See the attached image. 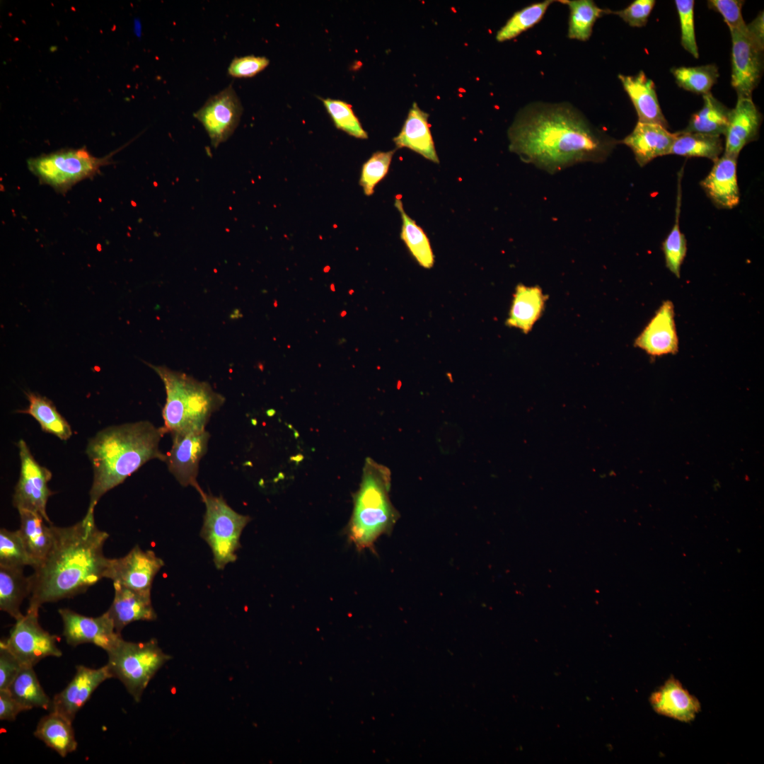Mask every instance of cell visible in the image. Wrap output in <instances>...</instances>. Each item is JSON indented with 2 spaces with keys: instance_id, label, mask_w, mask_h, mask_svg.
<instances>
[{
  "instance_id": "cell-1",
  "label": "cell",
  "mask_w": 764,
  "mask_h": 764,
  "mask_svg": "<svg viewBox=\"0 0 764 764\" xmlns=\"http://www.w3.org/2000/svg\"><path fill=\"white\" fill-rule=\"evenodd\" d=\"M510 151L550 173L579 163H601L620 141L595 127L568 103L533 102L508 129Z\"/></svg>"
},
{
  "instance_id": "cell-2",
  "label": "cell",
  "mask_w": 764,
  "mask_h": 764,
  "mask_svg": "<svg viewBox=\"0 0 764 764\" xmlns=\"http://www.w3.org/2000/svg\"><path fill=\"white\" fill-rule=\"evenodd\" d=\"M53 543L43 562L30 575L28 611L38 613L46 603L73 597L105 578L110 558L103 553L109 537L98 528L94 511L66 527L52 526Z\"/></svg>"
},
{
  "instance_id": "cell-3",
  "label": "cell",
  "mask_w": 764,
  "mask_h": 764,
  "mask_svg": "<svg viewBox=\"0 0 764 764\" xmlns=\"http://www.w3.org/2000/svg\"><path fill=\"white\" fill-rule=\"evenodd\" d=\"M164 434L162 427L139 421L108 427L91 438L86 448L93 471L88 510L94 511L105 493L149 461L166 462V454L159 449Z\"/></svg>"
},
{
  "instance_id": "cell-4",
  "label": "cell",
  "mask_w": 764,
  "mask_h": 764,
  "mask_svg": "<svg viewBox=\"0 0 764 764\" xmlns=\"http://www.w3.org/2000/svg\"><path fill=\"white\" fill-rule=\"evenodd\" d=\"M148 365L159 376L166 393L162 410L164 433L173 436L206 430L212 415L224 405L225 398L207 382L165 366Z\"/></svg>"
},
{
  "instance_id": "cell-5",
  "label": "cell",
  "mask_w": 764,
  "mask_h": 764,
  "mask_svg": "<svg viewBox=\"0 0 764 764\" xmlns=\"http://www.w3.org/2000/svg\"><path fill=\"white\" fill-rule=\"evenodd\" d=\"M390 487L389 469L367 458L347 528L349 539L359 550H372L375 541L390 533L399 517L389 498Z\"/></svg>"
},
{
  "instance_id": "cell-6",
  "label": "cell",
  "mask_w": 764,
  "mask_h": 764,
  "mask_svg": "<svg viewBox=\"0 0 764 764\" xmlns=\"http://www.w3.org/2000/svg\"><path fill=\"white\" fill-rule=\"evenodd\" d=\"M107 653L106 666L112 678L118 679L137 702L155 674L171 659L155 639L134 642L122 637Z\"/></svg>"
},
{
  "instance_id": "cell-7",
  "label": "cell",
  "mask_w": 764,
  "mask_h": 764,
  "mask_svg": "<svg viewBox=\"0 0 764 764\" xmlns=\"http://www.w3.org/2000/svg\"><path fill=\"white\" fill-rule=\"evenodd\" d=\"M202 499L205 513L200 536L211 548L216 568L224 569L236 560L241 536L250 518L233 510L221 496L205 493Z\"/></svg>"
},
{
  "instance_id": "cell-8",
  "label": "cell",
  "mask_w": 764,
  "mask_h": 764,
  "mask_svg": "<svg viewBox=\"0 0 764 764\" xmlns=\"http://www.w3.org/2000/svg\"><path fill=\"white\" fill-rule=\"evenodd\" d=\"M106 158L92 156L86 150L52 153L28 161V167L42 183L66 191L79 181L93 175Z\"/></svg>"
},
{
  "instance_id": "cell-9",
  "label": "cell",
  "mask_w": 764,
  "mask_h": 764,
  "mask_svg": "<svg viewBox=\"0 0 764 764\" xmlns=\"http://www.w3.org/2000/svg\"><path fill=\"white\" fill-rule=\"evenodd\" d=\"M23 666L33 667L48 656L59 657L62 651L57 637L45 630L38 621V613L28 611L16 620L8 638L2 639Z\"/></svg>"
},
{
  "instance_id": "cell-10",
  "label": "cell",
  "mask_w": 764,
  "mask_h": 764,
  "mask_svg": "<svg viewBox=\"0 0 764 764\" xmlns=\"http://www.w3.org/2000/svg\"><path fill=\"white\" fill-rule=\"evenodd\" d=\"M18 447L21 470L14 490L13 504L18 510L39 513L49 524H52L46 511L48 499L53 494L48 487L52 473L35 461L24 440L18 441Z\"/></svg>"
},
{
  "instance_id": "cell-11",
  "label": "cell",
  "mask_w": 764,
  "mask_h": 764,
  "mask_svg": "<svg viewBox=\"0 0 764 764\" xmlns=\"http://www.w3.org/2000/svg\"><path fill=\"white\" fill-rule=\"evenodd\" d=\"M731 49V86L738 98H751L761 78L764 45L747 31L730 29Z\"/></svg>"
},
{
  "instance_id": "cell-12",
  "label": "cell",
  "mask_w": 764,
  "mask_h": 764,
  "mask_svg": "<svg viewBox=\"0 0 764 764\" xmlns=\"http://www.w3.org/2000/svg\"><path fill=\"white\" fill-rule=\"evenodd\" d=\"M242 112L239 98L229 85L209 98L194 116L207 131L212 146L216 148L233 133Z\"/></svg>"
},
{
  "instance_id": "cell-13",
  "label": "cell",
  "mask_w": 764,
  "mask_h": 764,
  "mask_svg": "<svg viewBox=\"0 0 764 764\" xmlns=\"http://www.w3.org/2000/svg\"><path fill=\"white\" fill-rule=\"evenodd\" d=\"M173 444L166 454L170 473L183 486L194 487L202 498L205 492L197 482L199 465L207 453L210 434L207 430L172 436Z\"/></svg>"
},
{
  "instance_id": "cell-14",
  "label": "cell",
  "mask_w": 764,
  "mask_h": 764,
  "mask_svg": "<svg viewBox=\"0 0 764 764\" xmlns=\"http://www.w3.org/2000/svg\"><path fill=\"white\" fill-rule=\"evenodd\" d=\"M164 562L152 550L134 546L125 556L109 560L106 579L140 591H151L153 581Z\"/></svg>"
},
{
  "instance_id": "cell-15",
  "label": "cell",
  "mask_w": 764,
  "mask_h": 764,
  "mask_svg": "<svg viewBox=\"0 0 764 764\" xmlns=\"http://www.w3.org/2000/svg\"><path fill=\"white\" fill-rule=\"evenodd\" d=\"M58 611L63 623V636L71 646L91 643L108 652L122 637L116 632L107 612L93 618L69 608H60Z\"/></svg>"
},
{
  "instance_id": "cell-16",
  "label": "cell",
  "mask_w": 764,
  "mask_h": 764,
  "mask_svg": "<svg viewBox=\"0 0 764 764\" xmlns=\"http://www.w3.org/2000/svg\"><path fill=\"white\" fill-rule=\"evenodd\" d=\"M111 678L106 665L99 668L76 666V673L71 681L53 698L50 711L73 722L76 713L90 699L96 689Z\"/></svg>"
},
{
  "instance_id": "cell-17",
  "label": "cell",
  "mask_w": 764,
  "mask_h": 764,
  "mask_svg": "<svg viewBox=\"0 0 764 764\" xmlns=\"http://www.w3.org/2000/svg\"><path fill=\"white\" fill-rule=\"evenodd\" d=\"M674 318L673 302L663 301L635 339L634 345L652 357L676 354L678 338Z\"/></svg>"
},
{
  "instance_id": "cell-18",
  "label": "cell",
  "mask_w": 764,
  "mask_h": 764,
  "mask_svg": "<svg viewBox=\"0 0 764 764\" xmlns=\"http://www.w3.org/2000/svg\"><path fill=\"white\" fill-rule=\"evenodd\" d=\"M649 700L657 714L682 722L693 721L701 710L698 699L673 676L651 694Z\"/></svg>"
},
{
  "instance_id": "cell-19",
  "label": "cell",
  "mask_w": 764,
  "mask_h": 764,
  "mask_svg": "<svg viewBox=\"0 0 764 764\" xmlns=\"http://www.w3.org/2000/svg\"><path fill=\"white\" fill-rule=\"evenodd\" d=\"M737 158L736 156L723 154L714 162L708 175L700 182L707 197L719 209H731L739 203Z\"/></svg>"
},
{
  "instance_id": "cell-20",
  "label": "cell",
  "mask_w": 764,
  "mask_h": 764,
  "mask_svg": "<svg viewBox=\"0 0 764 764\" xmlns=\"http://www.w3.org/2000/svg\"><path fill=\"white\" fill-rule=\"evenodd\" d=\"M761 121L762 115L751 98H738L730 111L724 154L738 157L746 144L757 139Z\"/></svg>"
},
{
  "instance_id": "cell-21",
  "label": "cell",
  "mask_w": 764,
  "mask_h": 764,
  "mask_svg": "<svg viewBox=\"0 0 764 764\" xmlns=\"http://www.w3.org/2000/svg\"><path fill=\"white\" fill-rule=\"evenodd\" d=\"M113 586L114 598L106 612L112 619L117 632L121 634L124 627L133 622L156 619L151 591H137L115 583H113Z\"/></svg>"
},
{
  "instance_id": "cell-22",
  "label": "cell",
  "mask_w": 764,
  "mask_h": 764,
  "mask_svg": "<svg viewBox=\"0 0 764 764\" xmlns=\"http://www.w3.org/2000/svg\"><path fill=\"white\" fill-rule=\"evenodd\" d=\"M675 137L676 133L659 125L637 122L620 143L632 150L637 163L643 167L656 157L669 155Z\"/></svg>"
},
{
  "instance_id": "cell-23",
  "label": "cell",
  "mask_w": 764,
  "mask_h": 764,
  "mask_svg": "<svg viewBox=\"0 0 764 764\" xmlns=\"http://www.w3.org/2000/svg\"><path fill=\"white\" fill-rule=\"evenodd\" d=\"M618 79L635 107L638 122L656 124L667 129L668 122L660 108L654 81L643 71L633 76L619 74Z\"/></svg>"
},
{
  "instance_id": "cell-24",
  "label": "cell",
  "mask_w": 764,
  "mask_h": 764,
  "mask_svg": "<svg viewBox=\"0 0 764 764\" xmlns=\"http://www.w3.org/2000/svg\"><path fill=\"white\" fill-rule=\"evenodd\" d=\"M429 115L412 104L400 133L393 139L397 148H407L439 163V160L428 123Z\"/></svg>"
},
{
  "instance_id": "cell-25",
  "label": "cell",
  "mask_w": 764,
  "mask_h": 764,
  "mask_svg": "<svg viewBox=\"0 0 764 764\" xmlns=\"http://www.w3.org/2000/svg\"><path fill=\"white\" fill-rule=\"evenodd\" d=\"M546 296L538 286H516L506 320L510 328L528 333L541 316L545 305Z\"/></svg>"
},
{
  "instance_id": "cell-26",
  "label": "cell",
  "mask_w": 764,
  "mask_h": 764,
  "mask_svg": "<svg viewBox=\"0 0 764 764\" xmlns=\"http://www.w3.org/2000/svg\"><path fill=\"white\" fill-rule=\"evenodd\" d=\"M18 511L21 521L18 531L33 562V568L35 569L45 559L52 545V524L47 526L39 513L26 509Z\"/></svg>"
},
{
  "instance_id": "cell-27",
  "label": "cell",
  "mask_w": 764,
  "mask_h": 764,
  "mask_svg": "<svg viewBox=\"0 0 764 764\" xmlns=\"http://www.w3.org/2000/svg\"><path fill=\"white\" fill-rule=\"evenodd\" d=\"M34 735L63 758L77 748L72 722L53 711L41 718Z\"/></svg>"
},
{
  "instance_id": "cell-28",
  "label": "cell",
  "mask_w": 764,
  "mask_h": 764,
  "mask_svg": "<svg viewBox=\"0 0 764 764\" xmlns=\"http://www.w3.org/2000/svg\"><path fill=\"white\" fill-rule=\"evenodd\" d=\"M30 594V577L23 568L0 567V609L16 620L23 616L21 606Z\"/></svg>"
},
{
  "instance_id": "cell-29",
  "label": "cell",
  "mask_w": 764,
  "mask_h": 764,
  "mask_svg": "<svg viewBox=\"0 0 764 764\" xmlns=\"http://www.w3.org/2000/svg\"><path fill=\"white\" fill-rule=\"evenodd\" d=\"M731 110L716 99L711 93L703 95V105L692 115L688 126L681 132H696L724 135Z\"/></svg>"
},
{
  "instance_id": "cell-30",
  "label": "cell",
  "mask_w": 764,
  "mask_h": 764,
  "mask_svg": "<svg viewBox=\"0 0 764 764\" xmlns=\"http://www.w3.org/2000/svg\"><path fill=\"white\" fill-rule=\"evenodd\" d=\"M721 136L696 132H676L669 154L685 157H702L717 161L724 152Z\"/></svg>"
},
{
  "instance_id": "cell-31",
  "label": "cell",
  "mask_w": 764,
  "mask_h": 764,
  "mask_svg": "<svg viewBox=\"0 0 764 764\" xmlns=\"http://www.w3.org/2000/svg\"><path fill=\"white\" fill-rule=\"evenodd\" d=\"M25 395L29 405L27 409L20 410L18 412L31 415L38 422L42 431L54 434L62 441H66L71 436L69 424L58 412L50 400L33 392H27Z\"/></svg>"
},
{
  "instance_id": "cell-32",
  "label": "cell",
  "mask_w": 764,
  "mask_h": 764,
  "mask_svg": "<svg viewBox=\"0 0 764 764\" xmlns=\"http://www.w3.org/2000/svg\"><path fill=\"white\" fill-rule=\"evenodd\" d=\"M569 9L567 37L586 41L592 34L598 18L610 14V9L598 7L592 0H560Z\"/></svg>"
},
{
  "instance_id": "cell-33",
  "label": "cell",
  "mask_w": 764,
  "mask_h": 764,
  "mask_svg": "<svg viewBox=\"0 0 764 764\" xmlns=\"http://www.w3.org/2000/svg\"><path fill=\"white\" fill-rule=\"evenodd\" d=\"M395 207L402 219L401 240L420 266L432 268L434 263V255L427 234L405 212L400 199H395Z\"/></svg>"
},
{
  "instance_id": "cell-34",
  "label": "cell",
  "mask_w": 764,
  "mask_h": 764,
  "mask_svg": "<svg viewBox=\"0 0 764 764\" xmlns=\"http://www.w3.org/2000/svg\"><path fill=\"white\" fill-rule=\"evenodd\" d=\"M7 690L29 710L35 707L51 708L52 700L42 688L32 666H23Z\"/></svg>"
},
{
  "instance_id": "cell-35",
  "label": "cell",
  "mask_w": 764,
  "mask_h": 764,
  "mask_svg": "<svg viewBox=\"0 0 764 764\" xmlns=\"http://www.w3.org/2000/svg\"><path fill=\"white\" fill-rule=\"evenodd\" d=\"M676 83L682 88L696 94L710 93L719 77L715 64L698 66H680L671 69Z\"/></svg>"
},
{
  "instance_id": "cell-36",
  "label": "cell",
  "mask_w": 764,
  "mask_h": 764,
  "mask_svg": "<svg viewBox=\"0 0 764 764\" xmlns=\"http://www.w3.org/2000/svg\"><path fill=\"white\" fill-rule=\"evenodd\" d=\"M555 1L545 0L531 4L514 13L497 31L496 40L499 42L511 40L532 28L540 21L548 8Z\"/></svg>"
},
{
  "instance_id": "cell-37",
  "label": "cell",
  "mask_w": 764,
  "mask_h": 764,
  "mask_svg": "<svg viewBox=\"0 0 764 764\" xmlns=\"http://www.w3.org/2000/svg\"><path fill=\"white\" fill-rule=\"evenodd\" d=\"M33 562L29 556L18 531L0 530V567L23 568Z\"/></svg>"
},
{
  "instance_id": "cell-38",
  "label": "cell",
  "mask_w": 764,
  "mask_h": 764,
  "mask_svg": "<svg viewBox=\"0 0 764 764\" xmlns=\"http://www.w3.org/2000/svg\"><path fill=\"white\" fill-rule=\"evenodd\" d=\"M680 197L678 198L673 226L662 243L666 267L679 278L681 267L687 252V241L679 226Z\"/></svg>"
},
{
  "instance_id": "cell-39",
  "label": "cell",
  "mask_w": 764,
  "mask_h": 764,
  "mask_svg": "<svg viewBox=\"0 0 764 764\" xmlns=\"http://www.w3.org/2000/svg\"><path fill=\"white\" fill-rule=\"evenodd\" d=\"M322 101L337 129L358 139L368 138L367 132L363 129L350 104L331 98L323 99Z\"/></svg>"
},
{
  "instance_id": "cell-40",
  "label": "cell",
  "mask_w": 764,
  "mask_h": 764,
  "mask_svg": "<svg viewBox=\"0 0 764 764\" xmlns=\"http://www.w3.org/2000/svg\"><path fill=\"white\" fill-rule=\"evenodd\" d=\"M395 150L378 151L363 164L359 185L363 188L365 195H372L376 185L386 177Z\"/></svg>"
},
{
  "instance_id": "cell-41",
  "label": "cell",
  "mask_w": 764,
  "mask_h": 764,
  "mask_svg": "<svg viewBox=\"0 0 764 764\" xmlns=\"http://www.w3.org/2000/svg\"><path fill=\"white\" fill-rule=\"evenodd\" d=\"M694 1L676 0L675 5L681 25V42L683 47L695 58L699 57L694 25Z\"/></svg>"
},
{
  "instance_id": "cell-42",
  "label": "cell",
  "mask_w": 764,
  "mask_h": 764,
  "mask_svg": "<svg viewBox=\"0 0 764 764\" xmlns=\"http://www.w3.org/2000/svg\"><path fill=\"white\" fill-rule=\"evenodd\" d=\"M744 1L741 0H709L708 7L719 13L730 29L747 31V24L741 13Z\"/></svg>"
},
{
  "instance_id": "cell-43",
  "label": "cell",
  "mask_w": 764,
  "mask_h": 764,
  "mask_svg": "<svg viewBox=\"0 0 764 764\" xmlns=\"http://www.w3.org/2000/svg\"><path fill=\"white\" fill-rule=\"evenodd\" d=\"M655 3L654 0H635L623 9L611 11L610 14L618 16L631 27L641 28L647 24Z\"/></svg>"
},
{
  "instance_id": "cell-44",
  "label": "cell",
  "mask_w": 764,
  "mask_h": 764,
  "mask_svg": "<svg viewBox=\"0 0 764 764\" xmlns=\"http://www.w3.org/2000/svg\"><path fill=\"white\" fill-rule=\"evenodd\" d=\"M270 64L265 57L248 55L234 58L228 68V73L236 78H250L255 76Z\"/></svg>"
},
{
  "instance_id": "cell-45",
  "label": "cell",
  "mask_w": 764,
  "mask_h": 764,
  "mask_svg": "<svg viewBox=\"0 0 764 764\" xmlns=\"http://www.w3.org/2000/svg\"><path fill=\"white\" fill-rule=\"evenodd\" d=\"M23 666L1 639L0 642V690L8 688Z\"/></svg>"
},
{
  "instance_id": "cell-46",
  "label": "cell",
  "mask_w": 764,
  "mask_h": 764,
  "mask_svg": "<svg viewBox=\"0 0 764 764\" xmlns=\"http://www.w3.org/2000/svg\"><path fill=\"white\" fill-rule=\"evenodd\" d=\"M29 710L16 700L8 690H0V719L13 722L18 714Z\"/></svg>"
},
{
  "instance_id": "cell-47",
  "label": "cell",
  "mask_w": 764,
  "mask_h": 764,
  "mask_svg": "<svg viewBox=\"0 0 764 764\" xmlns=\"http://www.w3.org/2000/svg\"><path fill=\"white\" fill-rule=\"evenodd\" d=\"M749 34L758 42L764 45L763 14L760 13L750 24L747 25Z\"/></svg>"
}]
</instances>
